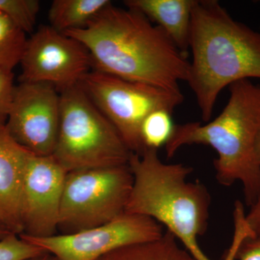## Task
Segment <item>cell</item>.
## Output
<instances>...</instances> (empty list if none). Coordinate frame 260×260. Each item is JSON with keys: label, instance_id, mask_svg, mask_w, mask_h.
I'll list each match as a JSON object with an SVG mask.
<instances>
[{"label": "cell", "instance_id": "277c9868", "mask_svg": "<svg viewBox=\"0 0 260 260\" xmlns=\"http://www.w3.org/2000/svg\"><path fill=\"white\" fill-rule=\"evenodd\" d=\"M229 92L226 105L213 121L176 124L166 154L172 158L184 145L211 147L218 154L213 166L219 184L242 183L246 204L251 207L260 194L255 149L260 128V85L242 80L232 84Z\"/></svg>", "mask_w": 260, "mask_h": 260}, {"label": "cell", "instance_id": "8992f818", "mask_svg": "<svg viewBox=\"0 0 260 260\" xmlns=\"http://www.w3.org/2000/svg\"><path fill=\"white\" fill-rule=\"evenodd\" d=\"M133 186L129 164L68 172L58 229L71 234L112 221L125 213Z\"/></svg>", "mask_w": 260, "mask_h": 260}, {"label": "cell", "instance_id": "d4e9b609", "mask_svg": "<svg viewBox=\"0 0 260 260\" xmlns=\"http://www.w3.org/2000/svg\"><path fill=\"white\" fill-rule=\"evenodd\" d=\"M11 234L9 232V231L7 230L6 228L1 223H0V240L4 239L6 236H8V234ZM13 234V233H12Z\"/></svg>", "mask_w": 260, "mask_h": 260}, {"label": "cell", "instance_id": "d6986e66", "mask_svg": "<svg viewBox=\"0 0 260 260\" xmlns=\"http://www.w3.org/2000/svg\"><path fill=\"white\" fill-rule=\"evenodd\" d=\"M44 253L42 248L12 233L0 240V260H28Z\"/></svg>", "mask_w": 260, "mask_h": 260}, {"label": "cell", "instance_id": "603a6c76", "mask_svg": "<svg viewBox=\"0 0 260 260\" xmlns=\"http://www.w3.org/2000/svg\"><path fill=\"white\" fill-rule=\"evenodd\" d=\"M28 260H56V258L54 257L52 254H49V253H44L42 255L38 256L37 257L31 258V259Z\"/></svg>", "mask_w": 260, "mask_h": 260}, {"label": "cell", "instance_id": "cb8c5ba5", "mask_svg": "<svg viewBox=\"0 0 260 260\" xmlns=\"http://www.w3.org/2000/svg\"><path fill=\"white\" fill-rule=\"evenodd\" d=\"M256 156L260 164V128L256 140Z\"/></svg>", "mask_w": 260, "mask_h": 260}, {"label": "cell", "instance_id": "2e32d148", "mask_svg": "<svg viewBox=\"0 0 260 260\" xmlns=\"http://www.w3.org/2000/svg\"><path fill=\"white\" fill-rule=\"evenodd\" d=\"M26 32L0 11V68L13 70L20 64L28 39Z\"/></svg>", "mask_w": 260, "mask_h": 260}, {"label": "cell", "instance_id": "e0dca14e", "mask_svg": "<svg viewBox=\"0 0 260 260\" xmlns=\"http://www.w3.org/2000/svg\"><path fill=\"white\" fill-rule=\"evenodd\" d=\"M172 114L170 111L159 109L145 118L140 127V139L144 150H158L166 146L172 138L176 125L173 121Z\"/></svg>", "mask_w": 260, "mask_h": 260}, {"label": "cell", "instance_id": "5bb4252c", "mask_svg": "<svg viewBox=\"0 0 260 260\" xmlns=\"http://www.w3.org/2000/svg\"><path fill=\"white\" fill-rule=\"evenodd\" d=\"M112 4L109 0H54L49 10V25L62 34L82 30Z\"/></svg>", "mask_w": 260, "mask_h": 260}, {"label": "cell", "instance_id": "4fadbf2b", "mask_svg": "<svg viewBox=\"0 0 260 260\" xmlns=\"http://www.w3.org/2000/svg\"><path fill=\"white\" fill-rule=\"evenodd\" d=\"M194 0H126V8L140 12L161 29L187 54Z\"/></svg>", "mask_w": 260, "mask_h": 260}, {"label": "cell", "instance_id": "9a60e30c", "mask_svg": "<svg viewBox=\"0 0 260 260\" xmlns=\"http://www.w3.org/2000/svg\"><path fill=\"white\" fill-rule=\"evenodd\" d=\"M98 260H195L169 231L160 239L144 244L124 246Z\"/></svg>", "mask_w": 260, "mask_h": 260}, {"label": "cell", "instance_id": "7c38bea8", "mask_svg": "<svg viewBox=\"0 0 260 260\" xmlns=\"http://www.w3.org/2000/svg\"><path fill=\"white\" fill-rule=\"evenodd\" d=\"M0 124V223L10 233H23L21 198L27 162L30 155Z\"/></svg>", "mask_w": 260, "mask_h": 260}, {"label": "cell", "instance_id": "52a82bcc", "mask_svg": "<svg viewBox=\"0 0 260 260\" xmlns=\"http://www.w3.org/2000/svg\"><path fill=\"white\" fill-rule=\"evenodd\" d=\"M117 130L133 154L144 151L142 123L150 113L165 109L174 112L184 102L181 91H171L153 85L129 81L92 70L79 84Z\"/></svg>", "mask_w": 260, "mask_h": 260}, {"label": "cell", "instance_id": "5b68a950", "mask_svg": "<svg viewBox=\"0 0 260 260\" xmlns=\"http://www.w3.org/2000/svg\"><path fill=\"white\" fill-rule=\"evenodd\" d=\"M60 95V123L52 156L66 172L128 165L133 153L80 85Z\"/></svg>", "mask_w": 260, "mask_h": 260}, {"label": "cell", "instance_id": "7402d4cb", "mask_svg": "<svg viewBox=\"0 0 260 260\" xmlns=\"http://www.w3.org/2000/svg\"><path fill=\"white\" fill-rule=\"evenodd\" d=\"M246 221L250 229L251 239L260 241V194L246 214Z\"/></svg>", "mask_w": 260, "mask_h": 260}, {"label": "cell", "instance_id": "44dd1931", "mask_svg": "<svg viewBox=\"0 0 260 260\" xmlns=\"http://www.w3.org/2000/svg\"><path fill=\"white\" fill-rule=\"evenodd\" d=\"M238 260H260V241L249 237L243 242L238 251Z\"/></svg>", "mask_w": 260, "mask_h": 260}, {"label": "cell", "instance_id": "8fae6325", "mask_svg": "<svg viewBox=\"0 0 260 260\" xmlns=\"http://www.w3.org/2000/svg\"><path fill=\"white\" fill-rule=\"evenodd\" d=\"M67 174L52 155H29L20 208L23 234L32 237L55 235Z\"/></svg>", "mask_w": 260, "mask_h": 260}, {"label": "cell", "instance_id": "6da1fadb", "mask_svg": "<svg viewBox=\"0 0 260 260\" xmlns=\"http://www.w3.org/2000/svg\"><path fill=\"white\" fill-rule=\"evenodd\" d=\"M64 34L83 44L97 71L176 92L187 79L186 54L136 10L112 4L85 28Z\"/></svg>", "mask_w": 260, "mask_h": 260}, {"label": "cell", "instance_id": "9c48e42d", "mask_svg": "<svg viewBox=\"0 0 260 260\" xmlns=\"http://www.w3.org/2000/svg\"><path fill=\"white\" fill-rule=\"evenodd\" d=\"M20 64V82L48 84L59 93L79 85L93 70L83 44L50 25H42L27 40Z\"/></svg>", "mask_w": 260, "mask_h": 260}, {"label": "cell", "instance_id": "30bf717a", "mask_svg": "<svg viewBox=\"0 0 260 260\" xmlns=\"http://www.w3.org/2000/svg\"><path fill=\"white\" fill-rule=\"evenodd\" d=\"M60 116V93L54 86L20 82L5 126L25 150L39 156H50L57 141Z\"/></svg>", "mask_w": 260, "mask_h": 260}, {"label": "cell", "instance_id": "ffe728a7", "mask_svg": "<svg viewBox=\"0 0 260 260\" xmlns=\"http://www.w3.org/2000/svg\"><path fill=\"white\" fill-rule=\"evenodd\" d=\"M15 88L13 70L0 68V124H6Z\"/></svg>", "mask_w": 260, "mask_h": 260}, {"label": "cell", "instance_id": "3957f363", "mask_svg": "<svg viewBox=\"0 0 260 260\" xmlns=\"http://www.w3.org/2000/svg\"><path fill=\"white\" fill-rule=\"evenodd\" d=\"M129 167L133 186L125 213L165 225L195 260H213L198 244V238L208 229L211 198L203 183L187 180L192 169L183 164H166L153 149L133 153ZM238 251L237 246H231L223 260H237Z\"/></svg>", "mask_w": 260, "mask_h": 260}, {"label": "cell", "instance_id": "7a4b0ae2", "mask_svg": "<svg viewBox=\"0 0 260 260\" xmlns=\"http://www.w3.org/2000/svg\"><path fill=\"white\" fill-rule=\"evenodd\" d=\"M186 83L202 119H211L219 94L242 80L260 79V32L234 20L215 0H194Z\"/></svg>", "mask_w": 260, "mask_h": 260}, {"label": "cell", "instance_id": "ba28073f", "mask_svg": "<svg viewBox=\"0 0 260 260\" xmlns=\"http://www.w3.org/2000/svg\"><path fill=\"white\" fill-rule=\"evenodd\" d=\"M153 219L124 213L109 223L71 234L20 237L52 254L56 260H98L124 246L151 242L164 235Z\"/></svg>", "mask_w": 260, "mask_h": 260}, {"label": "cell", "instance_id": "ac0fdd59", "mask_svg": "<svg viewBox=\"0 0 260 260\" xmlns=\"http://www.w3.org/2000/svg\"><path fill=\"white\" fill-rule=\"evenodd\" d=\"M40 10L37 0H0V11L10 17L25 32H31Z\"/></svg>", "mask_w": 260, "mask_h": 260}]
</instances>
